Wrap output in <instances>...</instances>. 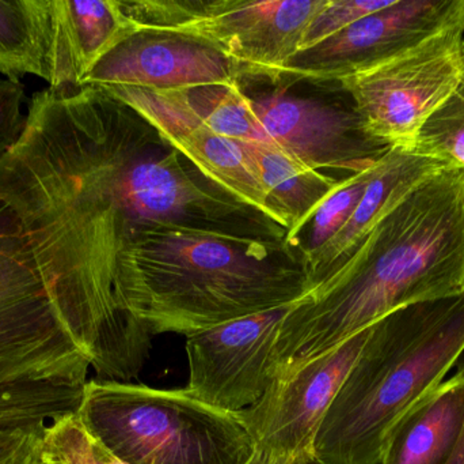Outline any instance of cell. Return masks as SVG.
<instances>
[{"label":"cell","instance_id":"13","mask_svg":"<svg viewBox=\"0 0 464 464\" xmlns=\"http://www.w3.org/2000/svg\"><path fill=\"white\" fill-rule=\"evenodd\" d=\"M239 76L230 60L206 44L139 30L103 56L79 86L174 92L235 84Z\"/></svg>","mask_w":464,"mask_h":464},{"label":"cell","instance_id":"8","mask_svg":"<svg viewBox=\"0 0 464 464\" xmlns=\"http://www.w3.org/2000/svg\"><path fill=\"white\" fill-rule=\"evenodd\" d=\"M90 368L24 240L0 233V389L84 386Z\"/></svg>","mask_w":464,"mask_h":464},{"label":"cell","instance_id":"14","mask_svg":"<svg viewBox=\"0 0 464 464\" xmlns=\"http://www.w3.org/2000/svg\"><path fill=\"white\" fill-rule=\"evenodd\" d=\"M458 0H395L354 22L289 62L285 75L299 81L335 82L390 56L449 18Z\"/></svg>","mask_w":464,"mask_h":464},{"label":"cell","instance_id":"11","mask_svg":"<svg viewBox=\"0 0 464 464\" xmlns=\"http://www.w3.org/2000/svg\"><path fill=\"white\" fill-rule=\"evenodd\" d=\"M265 133L286 154L314 171H367L390 147L365 133L354 108L346 109L284 90L251 98Z\"/></svg>","mask_w":464,"mask_h":464},{"label":"cell","instance_id":"6","mask_svg":"<svg viewBox=\"0 0 464 464\" xmlns=\"http://www.w3.org/2000/svg\"><path fill=\"white\" fill-rule=\"evenodd\" d=\"M464 0L436 29L337 82L365 133L390 149L414 152L425 123L463 84Z\"/></svg>","mask_w":464,"mask_h":464},{"label":"cell","instance_id":"10","mask_svg":"<svg viewBox=\"0 0 464 464\" xmlns=\"http://www.w3.org/2000/svg\"><path fill=\"white\" fill-rule=\"evenodd\" d=\"M294 304L188 335L189 383L185 391L226 413L256 405L272 383L273 351Z\"/></svg>","mask_w":464,"mask_h":464},{"label":"cell","instance_id":"3","mask_svg":"<svg viewBox=\"0 0 464 464\" xmlns=\"http://www.w3.org/2000/svg\"><path fill=\"white\" fill-rule=\"evenodd\" d=\"M311 291L302 253L225 232L151 229L117 262L120 310L151 335H192L294 304Z\"/></svg>","mask_w":464,"mask_h":464},{"label":"cell","instance_id":"30","mask_svg":"<svg viewBox=\"0 0 464 464\" xmlns=\"http://www.w3.org/2000/svg\"><path fill=\"white\" fill-rule=\"evenodd\" d=\"M288 464H327L322 462L321 459L315 457L314 454L305 455V457L297 458V459L292 460Z\"/></svg>","mask_w":464,"mask_h":464},{"label":"cell","instance_id":"17","mask_svg":"<svg viewBox=\"0 0 464 464\" xmlns=\"http://www.w3.org/2000/svg\"><path fill=\"white\" fill-rule=\"evenodd\" d=\"M464 430V367L420 400L398 422L381 464H443Z\"/></svg>","mask_w":464,"mask_h":464},{"label":"cell","instance_id":"26","mask_svg":"<svg viewBox=\"0 0 464 464\" xmlns=\"http://www.w3.org/2000/svg\"><path fill=\"white\" fill-rule=\"evenodd\" d=\"M22 84L0 78V155L10 150L24 133L26 114H22Z\"/></svg>","mask_w":464,"mask_h":464},{"label":"cell","instance_id":"31","mask_svg":"<svg viewBox=\"0 0 464 464\" xmlns=\"http://www.w3.org/2000/svg\"><path fill=\"white\" fill-rule=\"evenodd\" d=\"M462 52H463V65H464V35H463V43H462ZM460 93H462V95L464 97V74H463V84L462 87H460Z\"/></svg>","mask_w":464,"mask_h":464},{"label":"cell","instance_id":"9","mask_svg":"<svg viewBox=\"0 0 464 464\" xmlns=\"http://www.w3.org/2000/svg\"><path fill=\"white\" fill-rule=\"evenodd\" d=\"M372 329L276 378L256 405L237 413L256 449L285 464L314 454L319 427Z\"/></svg>","mask_w":464,"mask_h":464},{"label":"cell","instance_id":"29","mask_svg":"<svg viewBox=\"0 0 464 464\" xmlns=\"http://www.w3.org/2000/svg\"><path fill=\"white\" fill-rule=\"evenodd\" d=\"M443 464H464V430L462 438H460L459 443H458L457 449H454L451 457H450Z\"/></svg>","mask_w":464,"mask_h":464},{"label":"cell","instance_id":"1","mask_svg":"<svg viewBox=\"0 0 464 464\" xmlns=\"http://www.w3.org/2000/svg\"><path fill=\"white\" fill-rule=\"evenodd\" d=\"M26 117L0 155V233L24 240L97 379L130 383L152 335L117 304L121 253L151 229L251 234L256 212L97 87H48Z\"/></svg>","mask_w":464,"mask_h":464},{"label":"cell","instance_id":"5","mask_svg":"<svg viewBox=\"0 0 464 464\" xmlns=\"http://www.w3.org/2000/svg\"><path fill=\"white\" fill-rule=\"evenodd\" d=\"M86 429L127 464H246L256 451L237 414L185 390L92 379L78 411Z\"/></svg>","mask_w":464,"mask_h":464},{"label":"cell","instance_id":"16","mask_svg":"<svg viewBox=\"0 0 464 464\" xmlns=\"http://www.w3.org/2000/svg\"><path fill=\"white\" fill-rule=\"evenodd\" d=\"M133 33L120 0H49V87L79 86Z\"/></svg>","mask_w":464,"mask_h":464},{"label":"cell","instance_id":"2","mask_svg":"<svg viewBox=\"0 0 464 464\" xmlns=\"http://www.w3.org/2000/svg\"><path fill=\"white\" fill-rule=\"evenodd\" d=\"M464 291V169H444L387 215L284 319L272 381L395 311Z\"/></svg>","mask_w":464,"mask_h":464},{"label":"cell","instance_id":"18","mask_svg":"<svg viewBox=\"0 0 464 464\" xmlns=\"http://www.w3.org/2000/svg\"><path fill=\"white\" fill-rule=\"evenodd\" d=\"M243 144L253 158L276 225L285 232L284 242L299 251L303 232L340 180L308 168L277 144Z\"/></svg>","mask_w":464,"mask_h":464},{"label":"cell","instance_id":"15","mask_svg":"<svg viewBox=\"0 0 464 464\" xmlns=\"http://www.w3.org/2000/svg\"><path fill=\"white\" fill-rule=\"evenodd\" d=\"M444 169L449 168L428 155L390 149L376 163L364 196L348 222L326 244L303 258L311 289L341 266L411 193Z\"/></svg>","mask_w":464,"mask_h":464},{"label":"cell","instance_id":"23","mask_svg":"<svg viewBox=\"0 0 464 464\" xmlns=\"http://www.w3.org/2000/svg\"><path fill=\"white\" fill-rule=\"evenodd\" d=\"M375 165L371 166L367 171L341 179L333 188L332 193L322 201L310 222V240L300 251L303 258L326 244L348 222L364 196L368 183L375 171Z\"/></svg>","mask_w":464,"mask_h":464},{"label":"cell","instance_id":"24","mask_svg":"<svg viewBox=\"0 0 464 464\" xmlns=\"http://www.w3.org/2000/svg\"><path fill=\"white\" fill-rule=\"evenodd\" d=\"M414 152L435 158L449 169H464V97L460 90L425 123Z\"/></svg>","mask_w":464,"mask_h":464},{"label":"cell","instance_id":"20","mask_svg":"<svg viewBox=\"0 0 464 464\" xmlns=\"http://www.w3.org/2000/svg\"><path fill=\"white\" fill-rule=\"evenodd\" d=\"M173 93L201 122L225 138L242 143H275L254 114L251 98L237 82Z\"/></svg>","mask_w":464,"mask_h":464},{"label":"cell","instance_id":"27","mask_svg":"<svg viewBox=\"0 0 464 464\" xmlns=\"http://www.w3.org/2000/svg\"><path fill=\"white\" fill-rule=\"evenodd\" d=\"M44 428L0 433V464H41Z\"/></svg>","mask_w":464,"mask_h":464},{"label":"cell","instance_id":"12","mask_svg":"<svg viewBox=\"0 0 464 464\" xmlns=\"http://www.w3.org/2000/svg\"><path fill=\"white\" fill-rule=\"evenodd\" d=\"M103 92L130 106L208 182L276 225L245 144L215 133L173 92L128 87Z\"/></svg>","mask_w":464,"mask_h":464},{"label":"cell","instance_id":"22","mask_svg":"<svg viewBox=\"0 0 464 464\" xmlns=\"http://www.w3.org/2000/svg\"><path fill=\"white\" fill-rule=\"evenodd\" d=\"M41 464H127L114 457L71 413L46 425L41 436Z\"/></svg>","mask_w":464,"mask_h":464},{"label":"cell","instance_id":"4","mask_svg":"<svg viewBox=\"0 0 464 464\" xmlns=\"http://www.w3.org/2000/svg\"><path fill=\"white\" fill-rule=\"evenodd\" d=\"M464 353V291L373 324L327 410L314 455L327 464H381L398 422Z\"/></svg>","mask_w":464,"mask_h":464},{"label":"cell","instance_id":"7","mask_svg":"<svg viewBox=\"0 0 464 464\" xmlns=\"http://www.w3.org/2000/svg\"><path fill=\"white\" fill-rule=\"evenodd\" d=\"M326 0H120L136 32L169 33L206 44L240 76L285 75Z\"/></svg>","mask_w":464,"mask_h":464},{"label":"cell","instance_id":"28","mask_svg":"<svg viewBox=\"0 0 464 464\" xmlns=\"http://www.w3.org/2000/svg\"><path fill=\"white\" fill-rule=\"evenodd\" d=\"M246 464H285L280 462V460L275 459V458L269 457V455L265 454V452L258 451L256 449L254 451L253 457L247 460Z\"/></svg>","mask_w":464,"mask_h":464},{"label":"cell","instance_id":"21","mask_svg":"<svg viewBox=\"0 0 464 464\" xmlns=\"http://www.w3.org/2000/svg\"><path fill=\"white\" fill-rule=\"evenodd\" d=\"M84 386L40 383L0 389V433L38 429L76 413Z\"/></svg>","mask_w":464,"mask_h":464},{"label":"cell","instance_id":"19","mask_svg":"<svg viewBox=\"0 0 464 464\" xmlns=\"http://www.w3.org/2000/svg\"><path fill=\"white\" fill-rule=\"evenodd\" d=\"M49 0H0V73L49 79Z\"/></svg>","mask_w":464,"mask_h":464},{"label":"cell","instance_id":"25","mask_svg":"<svg viewBox=\"0 0 464 464\" xmlns=\"http://www.w3.org/2000/svg\"><path fill=\"white\" fill-rule=\"evenodd\" d=\"M394 2L395 0H326L322 10L308 25L299 52L319 45L354 22L378 13Z\"/></svg>","mask_w":464,"mask_h":464}]
</instances>
